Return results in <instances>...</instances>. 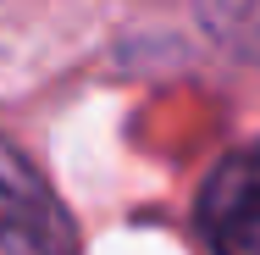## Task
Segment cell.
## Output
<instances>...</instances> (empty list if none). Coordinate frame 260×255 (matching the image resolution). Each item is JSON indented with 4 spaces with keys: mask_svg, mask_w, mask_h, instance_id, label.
Instances as JSON below:
<instances>
[{
    "mask_svg": "<svg viewBox=\"0 0 260 255\" xmlns=\"http://www.w3.org/2000/svg\"><path fill=\"white\" fill-rule=\"evenodd\" d=\"M0 255H78L67 205L11 145H0Z\"/></svg>",
    "mask_w": 260,
    "mask_h": 255,
    "instance_id": "obj_1",
    "label": "cell"
},
{
    "mask_svg": "<svg viewBox=\"0 0 260 255\" xmlns=\"http://www.w3.org/2000/svg\"><path fill=\"white\" fill-rule=\"evenodd\" d=\"M200 239L210 255H260V145L233 150L200 189Z\"/></svg>",
    "mask_w": 260,
    "mask_h": 255,
    "instance_id": "obj_2",
    "label": "cell"
},
{
    "mask_svg": "<svg viewBox=\"0 0 260 255\" xmlns=\"http://www.w3.org/2000/svg\"><path fill=\"white\" fill-rule=\"evenodd\" d=\"M200 17L221 45L260 61V0H200Z\"/></svg>",
    "mask_w": 260,
    "mask_h": 255,
    "instance_id": "obj_3",
    "label": "cell"
}]
</instances>
